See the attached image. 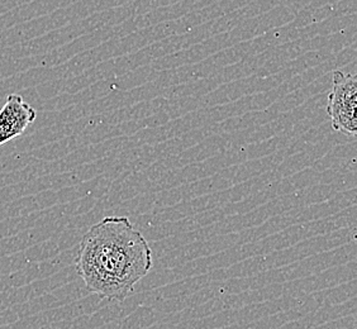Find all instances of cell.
<instances>
[{"label":"cell","mask_w":357,"mask_h":329,"mask_svg":"<svg viewBox=\"0 0 357 329\" xmlns=\"http://www.w3.org/2000/svg\"><path fill=\"white\" fill-rule=\"evenodd\" d=\"M75 268L91 294L123 302L150 273L151 247L127 217L110 215L85 234Z\"/></svg>","instance_id":"6da1fadb"},{"label":"cell","mask_w":357,"mask_h":329,"mask_svg":"<svg viewBox=\"0 0 357 329\" xmlns=\"http://www.w3.org/2000/svg\"><path fill=\"white\" fill-rule=\"evenodd\" d=\"M327 99V114L332 122V128L338 133L355 137L357 132L356 75L335 70L332 89Z\"/></svg>","instance_id":"7a4b0ae2"},{"label":"cell","mask_w":357,"mask_h":329,"mask_svg":"<svg viewBox=\"0 0 357 329\" xmlns=\"http://www.w3.org/2000/svg\"><path fill=\"white\" fill-rule=\"evenodd\" d=\"M37 118V110L17 93L7 96L0 109V146L24 133Z\"/></svg>","instance_id":"3957f363"}]
</instances>
